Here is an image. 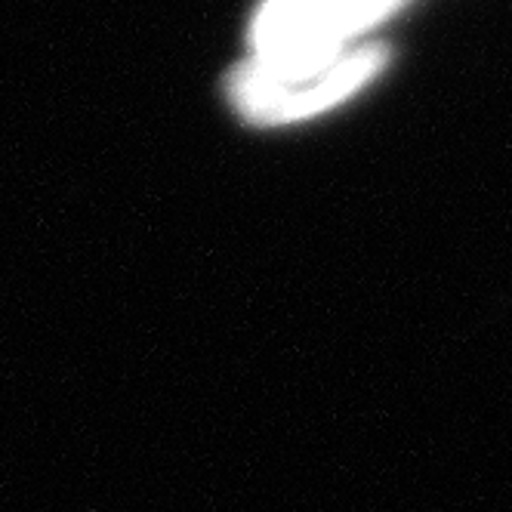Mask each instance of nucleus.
I'll list each match as a JSON object with an SVG mask.
<instances>
[{
	"label": "nucleus",
	"mask_w": 512,
	"mask_h": 512,
	"mask_svg": "<svg viewBox=\"0 0 512 512\" xmlns=\"http://www.w3.org/2000/svg\"><path fill=\"white\" fill-rule=\"evenodd\" d=\"M398 0H331V10L337 16V25L343 34L361 31L374 22H380Z\"/></svg>",
	"instance_id": "1"
}]
</instances>
